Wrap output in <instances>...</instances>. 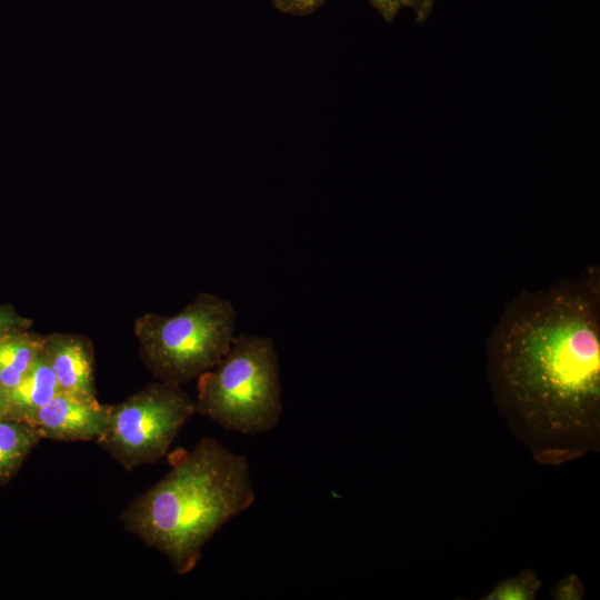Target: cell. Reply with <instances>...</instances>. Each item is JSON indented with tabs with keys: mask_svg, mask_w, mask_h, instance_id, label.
I'll return each instance as SVG.
<instances>
[{
	"mask_svg": "<svg viewBox=\"0 0 600 600\" xmlns=\"http://www.w3.org/2000/svg\"><path fill=\"white\" fill-rule=\"evenodd\" d=\"M496 404L533 459L560 466L600 446V288L578 280L513 299L488 341Z\"/></svg>",
	"mask_w": 600,
	"mask_h": 600,
	"instance_id": "obj_1",
	"label": "cell"
},
{
	"mask_svg": "<svg viewBox=\"0 0 600 600\" xmlns=\"http://www.w3.org/2000/svg\"><path fill=\"white\" fill-rule=\"evenodd\" d=\"M256 500L248 459L213 438L180 450L171 468L120 516L179 574L198 564L207 541Z\"/></svg>",
	"mask_w": 600,
	"mask_h": 600,
	"instance_id": "obj_2",
	"label": "cell"
},
{
	"mask_svg": "<svg viewBox=\"0 0 600 600\" xmlns=\"http://www.w3.org/2000/svg\"><path fill=\"white\" fill-rule=\"evenodd\" d=\"M197 379V412L222 428L258 434L280 422L279 360L269 337L234 336L223 358Z\"/></svg>",
	"mask_w": 600,
	"mask_h": 600,
	"instance_id": "obj_3",
	"label": "cell"
},
{
	"mask_svg": "<svg viewBox=\"0 0 600 600\" xmlns=\"http://www.w3.org/2000/svg\"><path fill=\"white\" fill-rule=\"evenodd\" d=\"M234 322L229 301L200 292L173 316L137 318L133 330L151 373L160 381L182 384L223 358L234 337Z\"/></svg>",
	"mask_w": 600,
	"mask_h": 600,
	"instance_id": "obj_4",
	"label": "cell"
},
{
	"mask_svg": "<svg viewBox=\"0 0 600 600\" xmlns=\"http://www.w3.org/2000/svg\"><path fill=\"white\" fill-rule=\"evenodd\" d=\"M196 412L194 400L181 384L150 383L109 406L106 429L97 443L131 471L162 458Z\"/></svg>",
	"mask_w": 600,
	"mask_h": 600,
	"instance_id": "obj_5",
	"label": "cell"
},
{
	"mask_svg": "<svg viewBox=\"0 0 600 600\" xmlns=\"http://www.w3.org/2000/svg\"><path fill=\"white\" fill-rule=\"evenodd\" d=\"M109 406L96 394L59 391L47 404L27 420L42 439L63 441H98L102 436Z\"/></svg>",
	"mask_w": 600,
	"mask_h": 600,
	"instance_id": "obj_6",
	"label": "cell"
},
{
	"mask_svg": "<svg viewBox=\"0 0 600 600\" xmlns=\"http://www.w3.org/2000/svg\"><path fill=\"white\" fill-rule=\"evenodd\" d=\"M42 351L60 391L96 394L94 354L88 338L71 333L43 336Z\"/></svg>",
	"mask_w": 600,
	"mask_h": 600,
	"instance_id": "obj_7",
	"label": "cell"
},
{
	"mask_svg": "<svg viewBox=\"0 0 600 600\" xmlns=\"http://www.w3.org/2000/svg\"><path fill=\"white\" fill-rule=\"evenodd\" d=\"M60 391L54 373L43 351L21 381L7 391V418L27 420Z\"/></svg>",
	"mask_w": 600,
	"mask_h": 600,
	"instance_id": "obj_8",
	"label": "cell"
},
{
	"mask_svg": "<svg viewBox=\"0 0 600 600\" xmlns=\"http://www.w3.org/2000/svg\"><path fill=\"white\" fill-rule=\"evenodd\" d=\"M43 336L17 329L0 340V386L9 391L29 371L42 351Z\"/></svg>",
	"mask_w": 600,
	"mask_h": 600,
	"instance_id": "obj_9",
	"label": "cell"
},
{
	"mask_svg": "<svg viewBox=\"0 0 600 600\" xmlns=\"http://www.w3.org/2000/svg\"><path fill=\"white\" fill-rule=\"evenodd\" d=\"M41 439V434L31 423L0 418V483L16 476Z\"/></svg>",
	"mask_w": 600,
	"mask_h": 600,
	"instance_id": "obj_10",
	"label": "cell"
},
{
	"mask_svg": "<svg viewBox=\"0 0 600 600\" xmlns=\"http://www.w3.org/2000/svg\"><path fill=\"white\" fill-rule=\"evenodd\" d=\"M542 586L537 572L524 568L517 574L504 578L482 599L483 600H533Z\"/></svg>",
	"mask_w": 600,
	"mask_h": 600,
	"instance_id": "obj_11",
	"label": "cell"
},
{
	"mask_svg": "<svg viewBox=\"0 0 600 600\" xmlns=\"http://www.w3.org/2000/svg\"><path fill=\"white\" fill-rule=\"evenodd\" d=\"M550 596L556 600H580L584 596V588L578 576L569 574L558 580Z\"/></svg>",
	"mask_w": 600,
	"mask_h": 600,
	"instance_id": "obj_12",
	"label": "cell"
},
{
	"mask_svg": "<svg viewBox=\"0 0 600 600\" xmlns=\"http://www.w3.org/2000/svg\"><path fill=\"white\" fill-rule=\"evenodd\" d=\"M327 0H271L272 6L283 13L306 16L312 13Z\"/></svg>",
	"mask_w": 600,
	"mask_h": 600,
	"instance_id": "obj_13",
	"label": "cell"
},
{
	"mask_svg": "<svg viewBox=\"0 0 600 600\" xmlns=\"http://www.w3.org/2000/svg\"><path fill=\"white\" fill-rule=\"evenodd\" d=\"M31 321L17 314L13 308L0 306V340L17 329H29Z\"/></svg>",
	"mask_w": 600,
	"mask_h": 600,
	"instance_id": "obj_14",
	"label": "cell"
},
{
	"mask_svg": "<svg viewBox=\"0 0 600 600\" xmlns=\"http://www.w3.org/2000/svg\"><path fill=\"white\" fill-rule=\"evenodd\" d=\"M370 4L380 13L386 22H391L408 0H369Z\"/></svg>",
	"mask_w": 600,
	"mask_h": 600,
	"instance_id": "obj_15",
	"label": "cell"
},
{
	"mask_svg": "<svg viewBox=\"0 0 600 600\" xmlns=\"http://www.w3.org/2000/svg\"><path fill=\"white\" fill-rule=\"evenodd\" d=\"M434 0H408V7L413 9L418 22L426 21L433 7Z\"/></svg>",
	"mask_w": 600,
	"mask_h": 600,
	"instance_id": "obj_16",
	"label": "cell"
},
{
	"mask_svg": "<svg viewBox=\"0 0 600 600\" xmlns=\"http://www.w3.org/2000/svg\"><path fill=\"white\" fill-rule=\"evenodd\" d=\"M7 413V391L0 386V418Z\"/></svg>",
	"mask_w": 600,
	"mask_h": 600,
	"instance_id": "obj_17",
	"label": "cell"
}]
</instances>
